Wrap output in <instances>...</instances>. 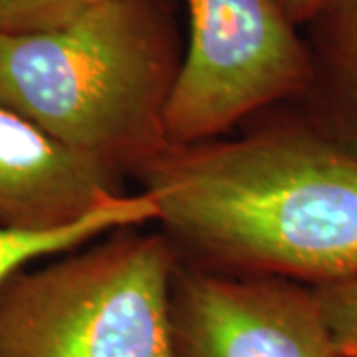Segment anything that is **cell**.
Masks as SVG:
<instances>
[{
	"label": "cell",
	"instance_id": "obj_1",
	"mask_svg": "<svg viewBox=\"0 0 357 357\" xmlns=\"http://www.w3.org/2000/svg\"><path fill=\"white\" fill-rule=\"evenodd\" d=\"M173 244L220 272L357 278V145L310 128L167 145L135 169Z\"/></svg>",
	"mask_w": 357,
	"mask_h": 357
},
{
	"label": "cell",
	"instance_id": "obj_2",
	"mask_svg": "<svg viewBox=\"0 0 357 357\" xmlns=\"http://www.w3.org/2000/svg\"><path fill=\"white\" fill-rule=\"evenodd\" d=\"M181 58L155 0L86 4L66 24L0 34V102L52 137L137 169L167 145Z\"/></svg>",
	"mask_w": 357,
	"mask_h": 357
},
{
	"label": "cell",
	"instance_id": "obj_3",
	"mask_svg": "<svg viewBox=\"0 0 357 357\" xmlns=\"http://www.w3.org/2000/svg\"><path fill=\"white\" fill-rule=\"evenodd\" d=\"M131 229L14 272L0 286V357H173L175 244Z\"/></svg>",
	"mask_w": 357,
	"mask_h": 357
},
{
	"label": "cell",
	"instance_id": "obj_4",
	"mask_svg": "<svg viewBox=\"0 0 357 357\" xmlns=\"http://www.w3.org/2000/svg\"><path fill=\"white\" fill-rule=\"evenodd\" d=\"M189 46L165 112L169 145L215 139L314 86L306 42L274 0H187Z\"/></svg>",
	"mask_w": 357,
	"mask_h": 357
},
{
	"label": "cell",
	"instance_id": "obj_5",
	"mask_svg": "<svg viewBox=\"0 0 357 357\" xmlns=\"http://www.w3.org/2000/svg\"><path fill=\"white\" fill-rule=\"evenodd\" d=\"M173 357H340L300 282L183 270L171 288Z\"/></svg>",
	"mask_w": 357,
	"mask_h": 357
},
{
	"label": "cell",
	"instance_id": "obj_6",
	"mask_svg": "<svg viewBox=\"0 0 357 357\" xmlns=\"http://www.w3.org/2000/svg\"><path fill=\"white\" fill-rule=\"evenodd\" d=\"M119 173L0 102V230L74 227L126 195Z\"/></svg>",
	"mask_w": 357,
	"mask_h": 357
},
{
	"label": "cell",
	"instance_id": "obj_7",
	"mask_svg": "<svg viewBox=\"0 0 357 357\" xmlns=\"http://www.w3.org/2000/svg\"><path fill=\"white\" fill-rule=\"evenodd\" d=\"M157 218L153 201L145 192H126L117 201L96 211L74 227L50 232L0 230V286L14 272L34 264L40 258L72 252L107 232L139 227Z\"/></svg>",
	"mask_w": 357,
	"mask_h": 357
},
{
	"label": "cell",
	"instance_id": "obj_8",
	"mask_svg": "<svg viewBox=\"0 0 357 357\" xmlns=\"http://www.w3.org/2000/svg\"><path fill=\"white\" fill-rule=\"evenodd\" d=\"M310 24L314 82L321 79L357 119V0H328Z\"/></svg>",
	"mask_w": 357,
	"mask_h": 357
},
{
	"label": "cell",
	"instance_id": "obj_9",
	"mask_svg": "<svg viewBox=\"0 0 357 357\" xmlns=\"http://www.w3.org/2000/svg\"><path fill=\"white\" fill-rule=\"evenodd\" d=\"M340 357H357V278L312 288Z\"/></svg>",
	"mask_w": 357,
	"mask_h": 357
},
{
	"label": "cell",
	"instance_id": "obj_10",
	"mask_svg": "<svg viewBox=\"0 0 357 357\" xmlns=\"http://www.w3.org/2000/svg\"><path fill=\"white\" fill-rule=\"evenodd\" d=\"M82 0H0V34L52 30L72 20Z\"/></svg>",
	"mask_w": 357,
	"mask_h": 357
},
{
	"label": "cell",
	"instance_id": "obj_11",
	"mask_svg": "<svg viewBox=\"0 0 357 357\" xmlns=\"http://www.w3.org/2000/svg\"><path fill=\"white\" fill-rule=\"evenodd\" d=\"M274 2L294 26L310 24L316 18V14L328 4V0H274Z\"/></svg>",
	"mask_w": 357,
	"mask_h": 357
},
{
	"label": "cell",
	"instance_id": "obj_12",
	"mask_svg": "<svg viewBox=\"0 0 357 357\" xmlns=\"http://www.w3.org/2000/svg\"><path fill=\"white\" fill-rule=\"evenodd\" d=\"M84 4H91V2H102V0H82Z\"/></svg>",
	"mask_w": 357,
	"mask_h": 357
}]
</instances>
